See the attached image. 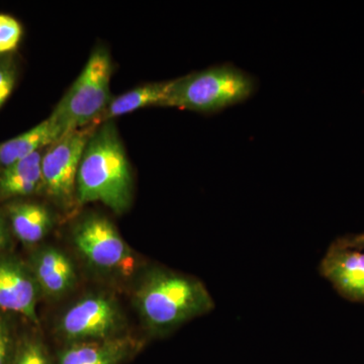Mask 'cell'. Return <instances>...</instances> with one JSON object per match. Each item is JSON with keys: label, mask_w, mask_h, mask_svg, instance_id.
Listing matches in <instances>:
<instances>
[{"label": "cell", "mask_w": 364, "mask_h": 364, "mask_svg": "<svg viewBox=\"0 0 364 364\" xmlns=\"http://www.w3.org/2000/svg\"><path fill=\"white\" fill-rule=\"evenodd\" d=\"M18 72V64L13 55L0 56V109L13 92Z\"/></svg>", "instance_id": "18"}, {"label": "cell", "mask_w": 364, "mask_h": 364, "mask_svg": "<svg viewBox=\"0 0 364 364\" xmlns=\"http://www.w3.org/2000/svg\"><path fill=\"white\" fill-rule=\"evenodd\" d=\"M23 37L20 21L9 14H0V56L16 51Z\"/></svg>", "instance_id": "17"}, {"label": "cell", "mask_w": 364, "mask_h": 364, "mask_svg": "<svg viewBox=\"0 0 364 364\" xmlns=\"http://www.w3.org/2000/svg\"><path fill=\"white\" fill-rule=\"evenodd\" d=\"M14 330L9 318L0 314V364H7L14 348Z\"/></svg>", "instance_id": "19"}, {"label": "cell", "mask_w": 364, "mask_h": 364, "mask_svg": "<svg viewBox=\"0 0 364 364\" xmlns=\"http://www.w3.org/2000/svg\"><path fill=\"white\" fill-rule=\"evenodd\" d=\"M13 364H51L44 343L36 337H26L16 347Z\"/></svg>", "instance_id": "16"}, {"label": "cell", "mask_w": 364, "mask_h": 364, "mask_svg": "<svg viewBox=\"0 0 364 364\" xmlns=\"http://www.w3.org/2000/svg\"><path fill=\"white\" fill-rule=\"evenodd\" d=\"M318 270L342 298L364 303V251L342 247L333 242Z\"/></svg>", "instance_id": "9"}, {"label": "cell", "mask_w": 364, "mask_h": 364, "mask_svg": "<svg viewBox=\"0 0 364 364\" xmlns=\"http://www.w3.org/2000/svg\"><path fill=\"white\" fill-rule=\"evenodd\" d=\"M6 219L14 236L26 246L40 243L54 226L51 210L38 203H9L6 207Z\"/></svg>", "instance_id": "12"}, {"label": "cell", "mask_w": 364, "mask_h": 364, "mask_svg": "<svg viewBox=\"0 0 364 364\" xmlns=\"http://www.w3.org/2000/svg\"><path fill=\"white\" fill-rule=\"evenodd\" d=\"M134 299L144 324L157 336L168 335L215 308L203 282L163 267L151 268L143 275Z\"/></svg>", "instance_id": "1"}, {"label": "cell", "mask_w": 364, "mask_h": 364, "mask_svg": "<svg viewBox=\"0 0 364 364\" xmlns=\"http://www.w3.org/2000/svg\"><path fill=\"white\" fill-rule=\"evenodd\" d=\"M141 346L130 336L70 344L60 352L59 364H121Z\"/></svg>", "instance_id": "11"}, {"label": "cell", "mask_w": 364, "mask_h": 364, "mask_svg": "<svg viewBox=\"0 0 364 364\" xmlns=\"http://www.w3.org/2000/svg\"><path fill=\"white\" fill-rule=\"evenodd\" d=\"M42 151L0 169V200L25 198L42 188Z\"/></svg>", "instance_id": "13"}, {"label": "cell", "mask_w": 364, "mask_h": 364, "mask_svg": "<svg viewBox=\"0 0 364 364\" xmlns=\"http://www.w3.org/2000/svg\"><path fill=\"white\" fill-rule=\"evenodd\" d=\"M98 124L79 165L76 205L100 202L122 215L133 202L130 163L114 121Z\"/></svg>", "instance_id": "2"}, {"label": "cell", "mask_w": 364, "mask_h": 364, "mask_svg": "<svg viewBox=\"0 0 364 364\" xmlns=\"http://www.w3.org/2000/svg\"><path fill=\"white\" fill-rule=\"evenodd\" d=\"M97 126L85 127L62 136L48 147L42 158V188L63 210L76 205V182L86 144Z\"/></svg>", "instance_id": "6"}, {"label": "cell", "mask_w": 364, "mask_h": 364, "mask_svg": "<svg viewBox=\"0 0 364 364\" xmlns=\"http://www.w3.org/2000/svg\"><path fill=\"white\" fill-rule=\"evenodd\" d=\"M11 231L6 215L0 213V253L4 252L11 241Z\"/></svg>", "instance_id": "21"}, {"label": "cell", "mask_w": 364, "mask_h": 364, "mask_svg": "<svg viewBox=\"0 0 364 364\" xmlns=\"http://www.w3.org/2000/svg\"><path fill=\"white\" fill-rule=\"evenodd\" d=\"M126 320L117 301L107 294L79 299L59 318L57 332L67 342L100 341L123 335Z\"/></svg>", "instance_id": "7"}, {"label": "cell", "mask_w": 364, "mask_h": 364, "mask_svg": "<svg viewBox=\"0 0 364 364\" xmlns=\"http://www.w3.org/2000/svg\"><path fill=\"white\" fill-rule=\"evenodd\" d=\"M173 80L148 83L112 98L111 104L100 117V123L112 121L114 117L124 116L148 107H164Z\"/></svg>", "instance_id": "15"}, {"label": "cell", "mask_w": 364, "mask_h": 364, "mask_svg": "<svg viewBox=\"0 0 364 364\" xmlns=\"http://www.w3.org/2000/svg\"><path fill=\"white\" fill-rule=\"evenodd\" d=\"M72 241L83 259L95 269L123 277L135 272V254L104 215L87 214L81 218L72 229Z\"/></svg>", "instance_id": "5"}, {"label": "cell", "mask_w": 364, "mask_h": 364, "mask_svg": "<svg viewBox=\"0 0 364 364\" xmlns=\"http://www.w3.org/2000/svg\"><path fill=\"white\" fill-rule=\"evenodd\" d=\"M112 72L111 55L104 46H97L80 75L48 117L60 138L69 132L100 124L112 100Z\"/></svg>", "instance_id": "3"}, {"label": "cell", "mask_w": 364, "mask_h": 364, "mask_svg": "<svg viewBox=\"0 0 364 364\" xmlns=\"http://www.w3.org/2000/svg\"><path fill=\"white\" fill-rule=\"evenodd\" d=\"M334 242L337 245L342 246V247L364 251V233L348 235V236L342 237V238L337 239Z\"/></svg>", "instance_id": "20"}, {"label": "cell", "mask_w": 364, "mask_h": 364, "mask_svg": "<svg viewBox=\"0 0 364 364\" xmlns=\"http://www.w3.org/2000/svg\"><path fill=\"white\" fill-rule=\"evenodd\" d=\"M59 138L50 119H46L31 130L0 143V169L32 156Z\"/></svg>", "instance_id": "14"}, {"label": "cell", "mask_w": 364, "mask_h": 364, "mask_svg": "<svg viewBox=\"0 0 364 364\" xmlns=\"http://www.w3.org/2000/svg\"><path fill=\"white\" fill-rule=\"evenodd\" d=\"M41 294L54 299L73 291L77 284L75 267L68 255L54 246H44L31 254L28 262Z\"/></svg>", "instance_id": "10"}, {"label": "cell", "mask_w": 364, "mask_h": 364, "mask_svg": "<svg viewBox=\"0 0 364 364\" xmlns=\"http://www.w3.org/2000/svg\"><path fill=\"white\" fill-rule=\"evenodd\" d=\"M255 88L252 76L223 64L173 79L164 107L210 114L247 100Z\"/></svg>", "instance_id": "4"}, {"label": "cell", "mask_w": 364, "mask_h": 364, "mask_svg": "<svg viewBox=\"0 0 364 364\" xmlns=\"http://www.w3.org/2000/svg\"><path fill=\"white\" fill-rule=\"evenodd\" d=\"M40 294L28 263L6 251L0 253V312L18 314L39 325Z\"/></svg>", "instance_id": "8"}]
</instances>
